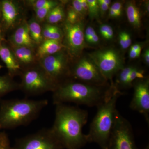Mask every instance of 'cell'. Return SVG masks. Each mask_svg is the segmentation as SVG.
Returning a JSON list of instances; mask_svg holds the SVG:
<instances>
[{
	"label": "cell",
	"mask_w": 149,
	"mask_h": 149,
	"mask_svg": "<svg viewBox=\"0 0 149 149\" xmlns=\"http://www.w3.org/2000/svg\"><path fill=\"white\" fill-rule=\"evenodd\" d=\"M88 117V111L77 106L56 105L54 121L51 128L64 149H80L88 143L87 135L83 132Z\"/></svg>",
	"instance_id": "6da1fadb"
},
{
	"label": "cell",
	"mask_w": 149,
	"mask_h": 149,
	"mask_svg": "<svg viewBox=\"0 0 149 149\" xmlns=\"http://www.w3.org/2000/svg\"><path fill=\"white\" fill-rule=\"evenodd\" d=\"M113 85L105 86L90 85L73 80L59 85L54 91V105L73 103L89 107H97L111 94Z\"/></svg>",
	"instance_id": "7a4b0ae2"
},
{
	"label": "cell",
	"mask_w": 149,
	"mask_h": 149,
	"mask_svg": "<svg viewBox=\"0 0 149 149\" xmlns=\"http://www.w3.org/2000/svg\"><path fill=\"white\" fill-rule=\"evenodd\" d=\"M47 100L27 98L0 101V130L14 129L30 124L48 105Z\"/></svg>",
	"instance_id": "3957f363"
},
{
	"label": "cell",
	"mask_w": 149,
	"mask_h": 149,
	"mask_svg": "<svg viewBox=\"0 0 149 149\" xmlns=\"http://www.w3.org/2000/svg\"><path fill=\"white\" fill-rule=\"evenodd\" d=\"M122 95L115 87L110 95L97 107V113L87 135L88 143H96L102 149H107L117 111L116 103Z\"/></svg>",
	"instance_id": "277c9868"
},
{
	"label": "cell",
	"mask_w": 149,
	"mask_h": 149,
	"mask_svg": "<svg viewBox=\"0 0 149 149\" xmlns=\"http://www.w3.org/2000/svg\"><path fill=\"white\" fill-rule=\"evenodd\" d=\"M19 89L27 97L41 95L46 92H53L58 85L41 67L30 68L22 70Z\"/></svg>",
	"instance_id": "5b68a950"
},
{
	"label": "cell",
	"mask_w": 149,
	"mask_h": 149,
	"mask_svg": "<svg viewBox=\"0 0 149 149\" xmlns=\"http://www.w3.org/2000/svg\"><path fill=\"white\" fill-rule=\"evenodd\" d=\"M70 57L65 50L40 59V67L58 85L72 80Z\"/></svg>",
	"instance_id": "8992f818"
},
{
	"label": "cell",
	"mask_w": 149,
	"mask_h": 149,
	"mask_svg": "<svg viewBox=\"0 0 149 149\" xmlns=\"http://www.w3.org/2000/svg\"><path fill=\"white\" fill-rule=\"evenodd\" d=\"M93 59L102 74L110 84L113 78L124 67V59L121 53L111 47L102 48L88 54Z\"/></svg>",
	"instance_id": "52a82bcc"
},
{
	"label": "cell",
	"mask_w": 149,
	"mask_h": 149,
	"mask_svg": "<svg viewBox=\"0 0 149 149\" xmlns=\"http://www.w3.org/2000/svg\"><path fill=\"white\" fill-rule=\"evenodd\" d=\"M71 67L73 80L90 85L105 86L109 83L102 74L95 62L88 55H81Z\"/></svg>",
	"instance_id": "ba28073f"
},
{
	"label": "cell",
	"mask_w": 149,
	"mask_h": 149,
	"mask_svg": "<svg viewBox=\"0 0 149 149\" xmlns=\"http://www.w3.org/2000/svg\"><path fill=\"white\" fill-rule=\"evenodd\" d=\"M107 149H140L136 146L132 125L118 110Z\"/></svg>",
	"instance_id": "9c48e42d"
},
{
	"label": "cell",
	"mask_w": 149,
	"mask_h": 149,
	"mask_svg": "<svg viewBox=\"0 0 149 149\" xmlns=\"http://www.w3.org/2000/svg\"><path fill=\"white\" fill-rule=\"evenodd\" d=\"M12 149H65L51 128H44L15 140Z\"/></svg>",
	"instance_id": "30bf717a"
},
{
	"label": "cell",
	"mask_w": 149,
	"mask_h": 149,
	"mask_svg": "<svg viewBox=\"0 0 149 149\" xmlns=\"http://www.w3.org/2000/svg\"><path fill=\"white\" fill-rule=\"evenodd\" d=\"M84 25L83 21L71 24L65 20L63 23L62 44L71 58H79L87 46L85 39Z\"/></svg>",
	"instance_id": "8fae6325"
},
{
	"label": "cell",
	"mask_w": 149,
	"mask_h": 149,
	"mask_svg": "<svg viewBox=\"0 0 149 149\" xmlns=\"http://www.w3.org/2000/svg\"><path fill=\"white\" fill-rule=\"evenodd\" d=\"M134 93L130 108L141 113L149 123V78L148 76L137 79L133 83Z\"/></svg>",
	"instance_id": "7c38bea8"
},
{
	"label": "cell",
	"mask_w": 149,
	"mask_h": 149,
	"mask_svg": "<svg viewBox=\"0 0 149 149\" xmlns=\"http://www.w3.org/2000/svg\"><path fill=\"white\" fill-rule=\"evenodd\" d=\"M1 2V17L4 29L8 30L14 28L21 20V11L17 3L10 0Z\"/></svg>",
	"instance_id": "4fadbf2b"
},
{
	"label": "cell",
	"mask_w": 149,
	"mask_h": 149,
	"mask_svg": "<svg viewBox=\"0 0 149 149\" xmlns=\"http://www.w3.org/2000/svg\"><path fill=\"white\" fill-rule=\"evenodd\" d=\"M10 41L13 47H27L34 48L36 44L31 39L27 22L23 21L12 35Z\"/></svg>",
	"instance_id": "5bb4252c"
},
{
	"label": "cell",
	"mask_w": 149,
	"mask_h": 149,
	"mask_svg": "<svg viewBox=\"0 0 149 149\" xmlns=\"http://www.w3.org/2000/svg\"><path fill=\"white\" fill-rule=\"evenodd\" d=\"M0 58L5 63L8 75L13 77L22 72L21 67L15 56L12 50L2 43L0 44Z\"/></svg>",
	"instance_id": "9a60e30c"
},
{
	"label": "cell",
	"mask_w": 149,
	"mask_h": 149,
	"mask_svg": "<svg viewBox=\"0 0 149 149\" xmlns=\"http://www.w3.org/2000/svg\"><path fill=\"white\" fill-rule=\"evenodd\" d=\"M64 49L62 42L54 40H44L38 46L36 52V57L40 60L42 58L54 54Z\"/></svg>",
	"instance_id": "2e32d148"
},
{
	"label": "cell",
	"mask_w": 149,
	"mask_h": 149,
	"mask_svg": "<svg viewBox=\"0 0 149 149\" xmlns=\"http://www.w3.org/2000/svg\"><path fill=\"white\" fill-rule=\"evenodd\" d=\"M13 52L19 64L28 65L36 60L37 57L33 48L27 47H13Z\"/></svg>",
	"instance_id": "e0dca14e"
},
{
	"label": "cell",
	"mask_w": 149,
	"mask_h": 149,
	"mask_svg": "<svg viewBox=\"0 0 149 149\" xmlns=\"http://www.w3.org/2000/svg\"><path fill=\"white\" fill-rule=\"evenodd\" d=\"M126 16L130 25L137 29L142 26V14L141 10L134 1L127 2L125 6Z\"/></svg>",
	"instance_id": "ac0fdd59"
},
{
	"label": "cell",
	"mask_w": 149,
	"mask_h": 149,
	"mask_svg": "<svg viewBox=\"0 0 149 149\" xmlns=\"http://www.w3.org/2000/svg\"><path fill=\"white\" fill-rule=\"evenodd\" d=\"M19 89V84L8 74L0 76V99L8 93Z\"/></svg>",
	"instance_id": "d6986e66"
},
{
	"label": "cell",
	"mask_w": 149,
	"mask_h": 149,
	"mask_svg": "<svg viewBox=\"0 0 149 149\" xmlns=\"http://www.w3.org/2000/svg\"><path fill=\"white\" fill-rule=\"evenodd\" d=\"M29 35L36 45H40L44 40L42 35V27L36 19H32L27 22Z\"/></svg>",
	"instance_id": "ffe728a7"
},
{
	"label": "cell",
	"mask_w": 149,
	"mask_h": 149,
	"mask_svg": "<svg viewBox=\"0 0 149 149\" xmlns=\"http://www.w3.org/2000/svg\"><path fill=\"white\" fill-rule=\"evenodd\" d=\"M65 16L64 8L60 3L50 11L45 19L48 24H54L63 21Z\"/></svg>",
	"instance_id": "44dd1931"
},
{
	"label": "cell",
	"mask_w": 149,
	"mask_h": 149,
	"mask_svg": "<svg viewBox=\"0 0 149 149\" xmlns=\"http://www.w3.org/2000/svg\"><path fill=\"white\" fill-rule=\"evenodd\" d=\"M88 5V14L92 20L98 19L100 15L97 0H87Z\"/></svg>",
	"instance_id": "7402d4cb"
},
{
	"label": "cell",
	"mask_w": 149,
	"mask_h": 149,
	"mask_svg": "<svg viewBox=\"0 0 149 149\" xmlns=\"http://www.w3.org/2000/svg\"><path fill=\"white\" fill-rule=\"evenodd\" d=\"M29 5L32 6L34 10L39 9L47 7H56L60 3L56 1L52 0H36L29 1Z\"/></svg>",
	"instance_id": "603a6c76"
},
{
	"label": "cell",
	"mask_w": 149,
	"mask_h": 149,
	"mask_svg": "<svg viewBox=\"0 0 149 149\" xmlns=\"http://www.w3.org/2000/svg\"><path fill=\"white\" fill-rule=\"evenodd\" d=\"M99 31L100 35L104 40H110L113 38L114 31L112 27L109 24H101L99 28Z\"/></svg>",
	"instance_id": "cb8c5ba5"
},
{
	"label": "cell",
	"mask_w": 149,
	"mask_h": 149,
	"mask_svg": "<svg viewBox=\"0 0 149 149\" xmlns=\"http://www.w3.org/2000/svg\"><path fill=\"white\" fill-rule=\"evenodd\" d=\"M66 21L71 24H74L77 22L83 21L78 14L73 9L72 7L68 8L67 12Z\"/></svg>",
	"instance_id": "d4e9b609"
},
{
	"label": "cell",
	"mask_w": 149,
	"mask_h": 149,
	"mask_svg": "<svg viewBox=\"0 0 149 149\" xmlns=\"http://www.w3.org/2000/svg\"><path fill=\"white\" fill-rule=\"evenodd\" d=\"M54 8V7L49 6L39 9L34 10L36 15V19L37 21L39 22L45 20L50 11Z\"/></svg>",
	"instance_id": "484cf974"
},
{
	"label": "cell",
	"mask_w": 149,
	"mask_h": 149,
	"mask_svg": "<svg viewBox=\"0 0 149 149\" xmlns=\"http://www.w3.org/2000/svg\"><path fill=\"white\" fill-rule=\"evenodd\" d=\"M0 149H12L8 135L4 131L0 132Z\"/></svg>",
	"instance_id": "4316f807"
},
{
	"label": "cell",
	"mask_w": 149,
	"mask_h": 149,
	"mask_svg": "<svg viewBox=\"0 0 149 149\" xmlns=\"http://www.w3.org/2000/svg\"><path fill=\"white\" fill-rule=\"evenodd\" d=\"M97 2L100 7V15L103 16L109 9L111 1L110 0H97Z\"/></svg>",
	"instance_id": "83f0119b"
},
{
	"label": "cell",
	"mask_w": 149,
	"mask_h": 149,
	"mask_svg": "<svg viewBox=\"0 0 149 149\" xmlns=\"http://www.w3.org/2000/svg\"><path fill=\"white\" fill-rule=\"evenodd\" d=\"M73 9L76 11V12L78 14V15L80 17L81 19L83 20L85 19V17L86 16V15L83 10V8L80 4L79 0H74L72 2V5Z\"/></svg>",
	"instance_id": "f1b7e54d"
},
{
	"label": "cell",
	"mask_w": 149,
	"mask_h": 149,
	"mask_svg": "<svg viewBox=\"0 0 149 149\" xmlns=\"http://www.w3.org/2000/svg\"><path fill=\"white\" fill-rule=\"evenodd\" d=\"M96 33L95 30L92 26H89L86 27L85 29V39L86 44H88L91 37Z\"/></svg>",
	"instance_id": "f546056e"
},
{
	"label": "cell",
	"mask_w": 149,
	"mask_h": 149,
	"mask_svg": "<svg viewBox=\"0 0 149 149\" xmlns=\"http://www.w3.org/2000/svg\"><path fill=\"white\" fill-rule=\"evenodd\" d=\"M110 8L113 10L117 12L122 14L123 10V3L122 2L120 1L115 2L112 4Z\"/></svg>",
	"instance_id": "4dcf8cb0"
},
{
	"label": "cell",
	"mask_w": 149,
	"mask_h": 149,
	"mask_svg": "<svg viewBox=\"0 0 149 149\" xmlns=\"http://www.w3.org/2000/svg\"><path fill=\"white\" fill-rule=\"evenodd\" d=\"M121 32H122V35H123L124 41H125L126 49H127L131 45V43H132V39H131L130 34L128 32L125 31H121Z\"/></svg>",
	"instance_id": "1f68e13d"
},
{
	"label": "cell",
	"mask_w": 149,
	"mask_h": 149,
	"mask_svg": "<svg viewBox=\"0 0 149 149\" xmlns=\"http://www.w3.org/2000/svg\"><path fill=\"white\" fill-rule=\"evenodd\" d=\"M142 49H140L138 51H134L130 49L129 52V58L131 59L138 58L141 55Z\"/></svg>",
	"instance_id": "d6a6232c"
},
{
	"label": "cell",
	"mask_w": 149,
	"mask_h": 149,
	"mask_svg": "<svg viewBox=\"0 0 149 149\" xmlns=\"http://www.w3.org/2000/svg\"><path fill=\"white\" fill-rule=\"evenodd\" d=\"M99 43H100V38H99L98 35L96 33L95 34L93 35V37H91L90 41L88 42V44L93 45H96L99 44Z\"/></svg>",
	"instance_id": "836d02e7"
},
{
	"label": "cell",
	"mask_w": 149,
	"mask_h": 149,
	"mask_svg": "<svg viewBox=\"0 0 149 149\" xmlns=\"http://www.w3.org/2000/svg\"><path fill=\"white\" fill-rule=\"evenodd\" d=\"M118 40H119V43L120 47L122 48L123 49L125 50L127 49H126V46H125L124 38H123V35H122L121 31L119 33V35H118Z\"/></svg>",
	"instance_id": "e575fe53"
},
{
	"label": "cell",
	"mask_w": 149,
	"mask_h": 149,
	"mask_svg": "<svg viewBox=\"0 0 149 149\" xmlns=\"http://www.w3.org/2000/svg\"><path fill=\"white\" fill-rule=\"evenodd\" d=\"M79 1L80 4L83 8V10H84L85 15H88V5L87 0H79Z\"/></svg>",
	"instance_id": "d590c367"
},
{
	"label": "cell",
	"mask_w": 149,
	"mask_h": 149,
	"mask_svg": "<svg viewBox=\"0 0 149 149\" xmlns=\"http://www.w3.org/2000/svg\"><path fill=\"white\" fill-rule=\"evenodd\" d=\"M143 58L144 61L147 65L149 66V48H147L144 51L143 54Z\"/></svg>",
	"instance_id": "8d00e7d4"
},
{
	"label": "cell",
	"mask_w": 149,
	"mask_h": 149,
	"mask_svg": "<svg viewBox=\"0 0 149 149\" xmlns=\"http://www.w3.org/2000/svg\"><path fill=\"white\" fill-rule=\"evenodd\" d=\"M121 15V14H120L109 8V15L110 17L113 18H117V17H120Z\"/></svg>",
	"instance_id": "74e56055"
},
{
	"label": "cell",
	"mask_w": 149,
	"mask_h": 149,
	"mask_svg": "<svg viewBox=\"0 0 149 149\" xmlns=\"http://www.w3.org/2000/svg\"><path fill=\"white\" fill-rule=\"evenodd\" d=\"M142 49V45L141 44H134L131 46L130 49L133 50L134 51H138L140 49Z\"/></svg>",
	"instance_id": "f35d334b"
},
{
	"label": "cell",
	"mask_w": 149,
	"mask_h": 149,
	"mask_svg": "<svg viewBox=\"0 0 149 149\" xmlns=\"http://www.w3.org/2000/svg\"><path fill=\"white\" fill-rule=\"evenodd\" d=\"M149 2L147 1L145 2L144 3V9H145V11H146V13H149Z\"/></svg>",
	"instance_id": "ab89813d"
},
{
	"label": "cell",
	"mask_w": 149,
	"mask_h": 149,
	"mask_svg": "<svg viewBox=\"0 0 149 149\" xmlns=\"http://www.w3.org/2000/svg\"><path fill=\"white\" fill-rule=\"evenodd\" d=\"M4 40L3 37L2 31L1 28L0 27V44L2 43Z\"/></svg>",
	"instance_id": "60d3db41"
},
{
	"label": "cell",
	"mask_w": 149,
	"mask_h": 149,
	"mask_svg": "<svg viewBox=\"0 0 149 149\" xmlns=\"http://www.w3.org/2000/svg\"><path fill=\"white\" fill-rule=\"evenodd\" d=\"M1 2H0V18L1 17Z\"/></svg>",
	"instance_id": "b9f144b4"
},
{
	"label": "cell",
	"mask_w": 149,
	"mask_h": 149,
	"mask_svg": "<svg viewBox=\"0 0 149 149\" xmlns=\"http://www.w3.org/2000/svg\"><path fill=\"white\" fill-rule=\"evenodd\" d=\"M2 67H3V66H2V65H1V64H0V69H1V68H2Z\"/></svg>",
	"instance_id": "7bdbcfd3"
}]
</instances>
